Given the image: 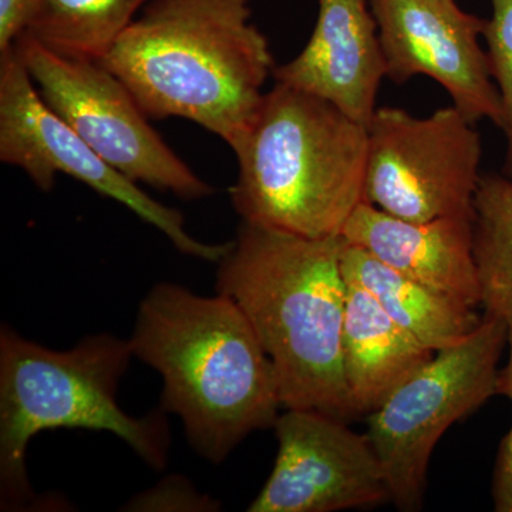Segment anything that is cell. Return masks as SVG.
<instances>
[{"instance_id":"obj_16","label":"cell","mask_w":512,"mask_h":512,"mask_svg":"<svg viewBox=\"0 0 512 512\" xmlns=\"http://www.w3.org/2000/svg\"><path fill=\"white\" fill-rule=\"evenodd\" d=\"M150 0H40L22 35L70 59L96 60Z\"/></svg>"},{"instance_id":"obj_19","label":"cell","mask_w":512,"mask_h":512,"mask_svg":"<svg viewBox=\"0 0 512 512\" xmlns=\"http://www.w3.org/2000/svg\"><path fill=\"white\" fill-rule=\"evenodd\" d=\"M143 512H214L221 510L220 501L198 493L183 476H168L156 485L137 494L123 508Z\"/></svg>"},{"instance_id":"obj_12","label":"cell","mask_w":512,"mask_h":512,"mask_svg":"<svg viewBox=\"0 0 512 512\" xmlns=\"http://www.w3.org/2000/svg\"><path fill=\"white\" fill-rule=\"evenodd\" d=\"M276 82L335 104L350 119L369 126L386 77L375 16L367 0H319L308 45L274 72Z\"/></svg>"},{"instance_id":"obj_22","label":"cell","mask_w":512,"mask_h":512,"mask_svg":"<svg viewBox=\"0 0 512 512\" xmlns=\"http://www.w3.org/2000/svg\"><path fill=\"white\" fill-rule=\"evenodd\" d=\"M508 360L498 372L497 394L507 397L512 404V326H508L507 335Z\"/></svg>"},{"instance_id":"obj_6","label":"cell","mask_w":512,"mask_h":512,"mask_svg":"<svg viewBox=\"0 0 512 512\" xmlns=\"http://www.w3.org/2000/svg\"><path fill=\"white\" fill-rule=\"evenodd\" d=\"M507 335V323L485 315L463 342L436 352L367 416V439L399 510H420L434 447L497 394Z\"/></svg>"},{"instance_id":"obj_20","label":"cell","mask_w":512,"mask_h":512,"mask_svg":"<svg viewBox=\"0 0 512 512\" xmlns=\"http://www.w3.org/2000/svg\"><path fill=\"white\" fill-rule=\"evenodd\" d=\"M40 0H0V52L8 49L28 26Z\"/></svg>"},{"instance_id":"obj_10","label":"cell","mask_w":512,"mask_h":512,"mask_svg":"<svg viewBox=\"0 0 512 512\" xmlns=\"http://www.w3.org/2000/svg\"><path fill=\"white\" fill-rule=\"evenodd\" d=\"M274 427V468L248 512H333L390 501L372 444L346 420L286 409Z\"/></svg>"},{"instance_id":"obj_21","label":"cell","mask_w":512,"mask_h":512,"mask_svg":"<svg viewBox=\"0 0 512 512\" xmlns=\"http://www.w3.org/2000/svg\"><path fill=\"white\" fill-rule=\"evenodd\" d=\"M493 498L495 511L512 512V426L498 448Z\"/></svg>"},{"instance_id":"obj_9","label":"cell","mask_w":512,"mask_h":512,"mask_svg":"<svg viewBox=\"0 0 512 512\" xmlns=\"http://www.w3.org/2000/svg\"><path fill=\"white\" fill-rule=\"evenodd\" d=\"M0 161L25 171L42 191L55 187L57 174L82 181L153 225L181 254L218 264L231 247V241L207 244L192 237L181 212L153 200L104 161L43 101L13 45L0 52Z\"/></svg>"},{"instance_id":"obj_11","label":"cell","mask_w":512,"mask_h":512,"mask_svg":"<svg viewBox=\"0 0 512 512\" xmlns=\"http://www.w3.org/2000/svg\"><path fill=\"white\" fill-rule=\"evenodd\" d=\"M375 16L386 77L403 84L430 77L467 120L503 130L504 107L480 45L485 22L456 0H367Z\"/></svg>"},{"instance_id":"obj_2","label":"cell","mask_w":512,"mask_h":512,"mask_svg":"<svg viewBox=\"0 0 512 512\" xmlns=\"http://www.w3.org/2000/svg\"><path fill=\"white\" fill-rule=\"evenodd\" d=\"M342 237L311 239L242 222L218 262L217 292L247 316L284 409L353 416L343 373L348 282Z\"/></svg>"},{"instance_id":"obj_18","label":"cell","mask_w":512,"mask_h":512,"mask_svg":"<svg viewBox=\"0 0 512 512\" xmlns=\"http://www.w3.org/2000/svg\"><path fill=\"white\" fill-rule=\"evenodd\" d=\"M491 76L504 107L503 131L507 138L504 175L512 178V0H493V18L485 22Z\"/></svg>"},{"instance_id":"obj_15","label":"cell","mask_w":512,"mask_h":512,"mask_svg":"<svg viewBox=\"0 0 512 512\" xmlns=\"http://www.w3.org/2000/svg\"><path fill=\"white\" fill-rule=\"evenodd\" d=\"M342 271L346 282L369 292L397 325L433 352L463 342L480 323L473 306L390 268L346 241Z\"/></svg>"},{"instance_id":"obj_4","label":"cell","mask_w":512,"mask_h":512,"mask_svg":"<svg viewBox=\"0 0 512 512\" xmlns=\"http://www.w3.org/2000/svg\"><path fill=\"white\" fill-rule=\"evenodd\" d=\"M242 222L311 239L342 237L365 201L367 127L335 104L276 82L231 148Z\"/></svg>"},{"instance_id":"obj_13","label":"cell","mask_w":512,"mask_h":512,"mask_svg":"<svg viewBox=\"0 0 512 512\" xmlns=\"http://www.w3.org/2000/svg\"><path fill=\"white\" fill-rule=\"evenodd\" d=\"M342 238L416 281L481 306L473 218L407 221L363 201Z\"/></svg>"},{"instance_id":"obj_1","label":"cell","mask_w":512,"mask_h":512,"mask_svg":"<svg viewBox=\"0 0 512 512\" xmlns=\"http://www.w3.org/2000/svg\"><path fill=\"white\" fill-rule=\"evenodd\" d=\"M131 352L163 379L161 409L180 417L192 448L221 464L282 409L271 359L224 293L197 295L160 282L138 308Z\"/></svg>"},{"instance_id":"obj_14","label":"cell","mask_w":512,"mask_h":512,"mask_svg":"<svg viewBox=\"0 0 512 512\" xmlns=\"http://www.w3.org/2000/svg\"><path fill=\"white\" fill-rule=\"evenodd\" d=\"M434 355L397 325L369 292L348 282L342 357L353 416L376 410Z\"/></svg>"},{"instance_id":"obj_5","label":"cell","mask_w":512,"mask_h":512,"mask_svg":"<svg viewBox=\"0 0 512 512\" xmlns=\"http://www.w3.org/2000/svg\"><path fill=\"white\" fill-rule=\"evenodd\" d=\"M134 355L128 339L87 336L67 350L46 348L8 325L0 328V505L26 507L35 498L26 453L37 433L56 429L106 431L148 467L163 471L170 429L163 409L130 416L117 392Z\"/></svg>"},{"instance_id":"obj_3","label":"cell","mask_w":512,"mask_h":512,"mask_svg":"<svg viewBox=\"0 0 512 512\" xmlns=\"http://www.w3.org/2000/svg\"><path fill=\"white\" fill-rule=\"evenodd\" d=\"M251 18L249 0H150L100 63L148 119L190 120L232 148L275 72Z\"/></svg>"},{"instance_id":"obj_7","label":"cell","mask_w":512,"mask_h":512,"mask_svg":"<svg viewBox=\"0 0 512 512\" xmlns=\"http://www.w3.org/2000/svg\"><path fill=\"white\" fill-rule=\"evenodd\" d=\"M13 46L47 106L111 167L181 200L214 195V187L165 143L126 84L106 66L57 55L25 35Z\"/></svg>"},{"instance_id":"obj_8","label":"cell","mask_w":512,"mask_h":512,"mask_svg":"<svg viewBox=\"0 0 512 512\" xmlns=\"http://www.w3.org/2000/svg\"><path fill=\"white\" fill-rule=\"evenodd\" d=\"M481 137L454 106L416 117L377 107L367 126L365 201L407 221L473 218Z\"/></svg>"},{"instance_id":"obj_17","label":"cell","mask_w":512,"mask_h":512,"mask_svg":"<svg viewBox=\"0 0 512 512\" xmlns=\"http://www.w3.org/2000/svg\"><path fill=\"white\" fill-rule=\"evenodd\" d=\"M474 210L481 306L512 326V178L481 175Z\"/></svg>"}]
</instances>
